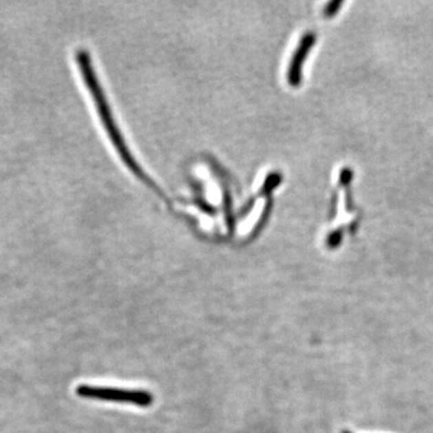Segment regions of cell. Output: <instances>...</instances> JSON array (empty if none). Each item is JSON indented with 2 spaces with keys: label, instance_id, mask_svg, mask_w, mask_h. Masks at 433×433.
<instances>
[{
  "label": "cell",
  "instance_id": "3",
  "mask_svg": "<svg viewBox=\"0 0 433 433\" xmlns=\"http://www.w3.org/2000/svg\"><path fill=\"white\" fill-rule=\"evenodd\" d=\"M315 40L317 38H315V33H312V32L306 33L301 39L300 43L296 48L295 53L291 59L289 70H288V82L291 83V86L296 87L300 85L301 80H302V65L305 63L307 54L315 46Z\"/></svg>",
  "mask_w": 433,
  "mask_h": 433
},
{
  "label": "cell",
  "instance_id": "2",
  "mask_svg": "<svg viewBox=\"0 0 433 433\" xmlns=\"http://www.w3.org/2000/svg\"><path fill=\"white\" fill-rule=\"evenodd\" d=\"M77 395L83 399L91 400L109 401L131 403L138 407H149L152 405L154 397L149 391L128 390L117 388H103V386H80L76 389Z\"/></svg>",
  "mask_w": 433,
  "mask_h": 433
},
{
  "label": "cell",
  "instance_id": "5",
  "mask_svg": "<svg viewBox=\"0 0 433 433\" xmlns=\"http://www.w3.org/2000/svg\"><path fill=\"white\" fill-rule=\"evenodd\" d=\"M342 433H352V432H349V431H346V430H344V431H343Z\"/></svg>",
  "mask_w": 433,
  "mask_h": 433
},
{
  "label": "cell",
  "instance_id": "4",
  "mask_svg": "<svg viewBox=\"0 0 433 433\" xmlns=\"http://www.w3.org/2000/svg\"><path fill=\"white\" fill-rule=\"evenodd\" d=\"M343 1H331L325 6L324 14L325 16H333L335 14H337L338 10L342 6Z\"/></svg>",
  "mask_w": 433,
  "mask_h": 433
},
{
  "label": "cell",
  "instance_id": "1",
  "mask_svg": "<svg viewBox=\"0 0 433 433\" xmlns=\"http://www.w3.org/2000/svg\"><path fill=\"white\" fill-rule=\"evenodd\" d=\"M76 61L78 63V67L81 70L82 78L86 83L88 91L91 93L93 101L96 103V107L101 116V122L105 127L106 131L109 134L111 141L114 143V147L118 151L119 156L123 159V162L127 164V167L135 172L138 176L142 177V171L138 165L136 160H134V158L131 157V154L129 152L128 148L125 146L123 138H122V134L119 133L117 125L114 123V117L111 114V109H109V103L106 101L105 96H104V92L101 88L99 80L96 78V72L92 65L91 57H89V53L85 51V50H80L76 53Z\"/></svg>",
  "mask_w": 433,
  "mask_h": 433
}]
</instances>
